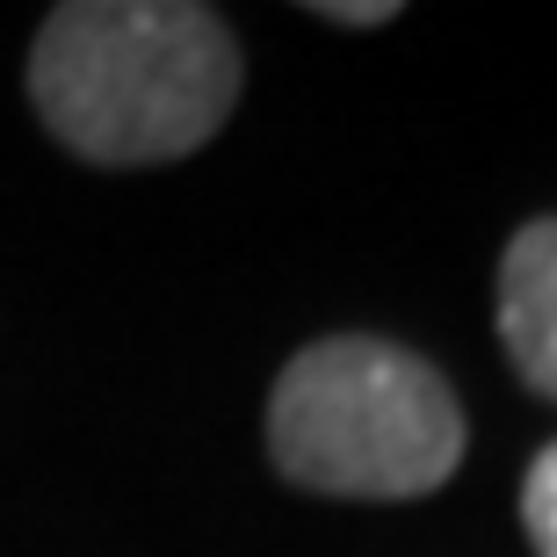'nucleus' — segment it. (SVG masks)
<instances>
[{
    "instance_id": "nucleus-2",
    "label": "nucleus",
    "mask_w": 557,
    "mask_h": 557,
    "mask_svg": "<svg viewBox=\"0 0 557 557\" xmlns=\"http://www.w3.org/2000/svg\"><path fill=\"white\" fill-rule=\"evenodd\" d=\"M275 471L333 499H420L463 463V406L398 341L333 333L289 355L269 398Z\"/></svg>"
},
{
    "instance_id": "nucleus-5",
    "label": "nucleus",
    "mask_w": 557,
    "mask_h": 557,
    "mask_svg": "<svg viewBox=\"0 0 557 557\" xmlns=\"http://www.w3.org/2000/svg\"><path fill=\"white\" fill-rule=\"evenodd\" d=\"M311 15H319V22H348V29H376V22H392L398 8H392V0H319Z\"/></svg>"
},
{
    "instance_id": "nucleus-4",
    "label": "nucleus",
    "mask_w": 557,
    "mask_h": 557,
    "mask_svg": "<svg viewBox=\"0 0 557 557\" xmlns=\"http://www.w3.org/2000/svg\"><path fill=\"white\" fill-rule=\"evenodd\" d=\"M521 521H529L536 557H557V442L529 463V478H521Z\"/></svg>"
},
{
    "instance_id": "nucleus-1",
    "label": "nucleus",
    "mask_w": 557,
    "mask_h": 557,
    "mask_svg": "<svg viewBox=\"0 0 557 557\" xmlns=\"http://www.w3.org/2000/svg\"><path fill=\"white\" fill-rule=\"evenodd\" d=\"M239 37L196 0H73L29 51V102L73 160L166 166L218 138L239 102Z\"/></svg>"
},
{
    "instance_id": "nucleus-3",
    "label": "nucleus",
    "mask_w": 557,
    "mask_h": 557,
    "mask_svg": "<svg viewBox=\"0 0 557 557\" xmlns=\"http://www.w3.org/2000/svg\"><path fill=\"white\" fill-rule=\"evenodd\" d=\"M499 341L521 384L557 406V218H529L499 261Z\"/></svg>"
}]
</instances>
